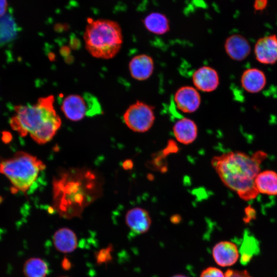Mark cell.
Instances as JSON below:
<instances>
[{
  "mask_svg": "<svg viewBox=\"0 0 277 277\" xmlns=\"http://www.w3.org/2000/svg\"><path fill=\"white\" fill-rule=\"evenodd\" d=\"M54 97H40L34 104L17 105L10 120L12 128L22 136L29 134L36 143L51 140L61 127L62 121L54 107Z\"/></svg>",
  "mask_w": 277,
  "mask_h": 277,
  "instance_id": "3",
  "label": "cell"
},
{
  "mask_svg": "<svg viewBox=\"0 0 277 277\" xmlns=\"http://www.w3.org/2000/svg\"><path fill=\"white\" fill-rule=\"evenodd\" d=\"M62 277H66V276H62Z\"/></svg>",
  "mask_w": 277,
  "mask_h": 277,
  "instance_id": "30",
  "label": "cell"
},
{
  "mask_svg": "<svg viewBox=\"0 0 277 277\" xmlns=\"http://www.w3.org/2000/svg\"><path fill=\"white\" fill-rule=\"evenodd\" d=\"M7 6L8 3L7 0H0V17L6 14Z\"/></svg>",
  "mask_w": 277,
  "mask_h": 277,
  "instance_id": "27",
  "label": "cell"
},
{
  "mask_svg": "<svg viewBox=\"0 0 277 277\" xmlns=\"http://www.w3.org/2000/svg\"><path fill=\"white\" fill-rule=\"evenodd\" d=\"M242 87L247 92L256 93L261 92L265 87L267 82L264 72L256 68L245 70L241 76Z\"/></svg>",
  "mask_w": 277,
  "mask_h": 277,
  "instance_id": "15",
  "label": "cell"
},
{
  "mask_svg": "<svg viewBox=\"0 0 277 277\" xmlns=\"http://www.w3.org/2000/svg\"><path fill=\"white\" fill-rule=\"evenodd\" d=\"M101 191V180L92 170L84 168L64 170L53 182V206L64 218L80 216Z\"/></svg>",
  "mask_w": 277,
  "mask_h": 277,
  "instance_id": "1",
  "label": "cell"
},
{
  "mask_svg": "<svg viewBox=\"0 0 277 277\" xmlns=\"http://www.w3.org/2000/svg\"><path fill=\"white\" fill-rule=\"evenodd\" d=\"M173 101L177 109L184 113H192L200 108L202 98L200 91L193 86L184 85L174 93Z\"/></svg>",
  "mask_w": 277,
  "mask_h": 277,
  "instance_id": "8",
  "label": "cell"
},
{
  "mask_svg": "<svg viewBox=\"0 0 277 277\" xmlns=\"http://www.w3.org/2000/svg\"><path fill=\"white\" fill-rule=\"evenodd\" d=\"M61 110L66 117L72 121H78L85 116H92L102 113L101 106L97 98L89 93L67 96L62 102Z\"/></svg>",
  "mask_w": 277,
  "mask_h": 277,
  "instance_id": "6",
  "label": "cell"
},
{
  "mask_svg": "<svg viewBox=\"0 0 277 277\" xmlns=\"http://www.w3.org/2000/svg\"><path fill=\"white\" fill-rule=\"evenodd\" d=\"M172 131L176 140L184 145L192 143L198 134L196 124L188 117H182L176 121L173 126Z\"/></svg>",
  "mask_w": 277,
  "mask_h": 277,
  "instance_id": "14",
  "label": "cell"
},
{
  "mask_svg": "<svg viewBox=\"0 0 277 277\" xmlns=\"http://www.w3.org/2000/svg\"><path fill=\"white\" fill-rule=\"evenodd\" d=\"M224 48L229 58L239 62L245 60L251 50L248 41L239 34L229 36L224 42Z\"/></svg>",
  "mask_w": 277,
  "mask_h": 277,
  "instance_id": "12",
  "label": "cell"
},
{
  "mask_svg": "<svg viewBox=\"0 0 277 277\" xmlns=\"http://www.w3.org/2000/svg\"><path fill=\"white\" fill-rule=\"evenodd\" d=\"M255 59L261 64L273 65L277 62V36L272 34L259 38L255 44Z\"/></svg>",
  "mask_w": 277,
  "mask_h": 277,
  "instance_id": "10",
  "label": "cell"
},
{
  "mask_svg": "<svg viewBox=\"0 0 277 277\" xmlns=\"http://www.w3.org/2000/svg\"><path fill=\"white\" fill-rule=\"evenodd\" d=\"M267 154L258 151L251 155L235 151L214 156L211 165L223 184L245 201L254 199L259 194L255 179Z\"/></svg>",
  "mask_w": 277,
  "mask_h": 277,
  "instance_id": "2",
  "label": "cell"
},
{
  "mask_svg": "<svg viewBox=\"0 0 277 277\" xmlns=\"http://www.w3.org/2000/svg\"><path fill=\"white\" fill-rule=\"evenodd\" d=\"M113 250L112 244H109L107 247L102 248L94 254V258L97 265L107 264L113 259L112 253Z\"/></svg>",
  "mask_w": 277,
  "mask_h": 277,
  "instance_id": "23",
  "label": "cell"
},
{
  "mask_svg": "<svg viewBox=\"0 0 277 277\" xmlns=\"http://www.w3.org/2000/svg\"><path fill=\"white\" fill-rule=\"evenodd\" d=\"M200 277H225V274L219 269L210 267L204 269L201 273Z\"/></svg>",
  "mask_w": 277,
  "mask_h": 277,
  "instance_id": "24",
  "label": "cell"
},
{
  "mask_svg": "<svg viewBox=\"0 0 277 277\" xmlns=\"http://www.w3.org/2000/svg\"><path fill=\"white\" fill-rule=\"evenodd\" d=\"M255 185L259 193L277 195V172L271 170L260 171L255 179Z\"/></svg>",
  "mask_w": 277,
  "mask_h": 277,
  "instance_id": "18",
  "label": "cell"
},
{
  "mask_svg": "<svg viewBox=\"0 0 277 277\" xmlns=\"http://www.w3.org/2000/svg\"><path fill=\"white\" fill-rule=\"evenodd\" d=\"M143 22L146 30L155 35H163L170 30L168 18L165 14L159 12L149 14Z\"/></svg>",
  "mask_w": 277,
  "mask_h": 277,
  "instance_id": "19",
  "label": "cell"
},
{
  "mask_svg": "<svg viewBox=\"0 0 277 277\" xmlns=\"http://www.w3.org/2000/svg\"><path fill=\"white\" fill-rule=\"evenodd\" d=\"M212 255L215 262L221 266H229L234 264L239 258L235 245L228 241H222L213 248Z\"/></svg>",
  "mask_w": 277,
  "mask_h": 277,
  "instance_id": "16",
  "label": "cell"
},
{
  "mask_svg": "<svg viewBox=\"0 0 277 277\" xmlns=\"http://www.w3.org/2000/svg\"><path fill=\"white\" fill-rule=\"evenodd\" d=\"M125 222L132 232L140 234L149 230L151 224V219L146 209L134 207L127 212Z\"/></svg>",
  "mask_w": 277,
  "mask_h": 277,
  "instance_id": "13",
  "label": "cell"
},
{
  "mask_svg": "<svg viewBox=\"0 0 277 277\" xmlns=\"http://www.w3.org/2000/svg\"><path fill=\"white\" fill-rule=\"evenodd\" d=\"M129 70L131 76L138 81L148 80L154 70V62L149 55L142 53L134 56L129 61Z\"/></svg>",
  "mask_w": 277,
  "mask_h": 277,
  "instance_id": "11",
  "label": "cell"
},
{
  "mask_svg": "<svg viewBox=\"0 0 277 277\" xmlns=\"http://www.w3.org/2000/svg\"><path fill=\"white\" fill-rule=\"evenodd\" d=\"M83 37L89 54L104 60L116 55L123 43L121 26L113 20L105 18H88Z\"/></svg>",
  "mask_w": 277,
  "mask_h": 277,
  "instance_id": "4",
  "label": "cell"
},
{
  "mask_svg": "<svg viewBox=\"0 0 277 277\" xmlns=\"http://www.w3.org/2000/svg\"><path fill=\"white\" fill-rule=\"evenodd\" d=\"M267 4V0H255L254 6L256 10H262L266 7Z\"/></svg>",
  "mask_w": 277,
  "mask_h": 277,
  "instance_id": "26",
  "label": "cell"
},
{
  "mask_svg": "<svg viewBox=\"0 0 277 277\" xmlns=\"http://www.w3.org/2000/svg\"><path fill=\"white\" fill-rule=\"evenodd\" d=\"M193 86L200 92L214 91L220 85V76L215 69L204 65L199 67L192 73Z\"/></svg>",
  "mask_w": 277,
  "mask_h": 277,
  "instance_id": "9",
  "label": "cell"
},
{
  "mask_svg": "<svg viewBox=\"0 0 277 277\" xmlns=\"http://www.w3.org/2000/svg\"><path fill=\"white\" fill-rule=\"evenodd\" d=\"M55 248L62 253H70L75 250L77 246L75 233L68 228L58 229L53 236Z\"/></svg>",
  "mask_w": 277,
  "mask_h": 277,
  "instance_id": "17",
  "label": "cell"
},
{
  "mask_svg": "<svg viewBox=\"0 0 277 277\" xmlns=\"http://www.w3.org/2000/svg\"><path fill=\"white\" fill-rule=\"evenodd\" d=\"M23 271L26 277H46L49 268L47 262L43 260L31 258L25 262Z\"/></svg>",
  "mask_w": 277,
  "mask_h": 277,
  "instance_id": "20",
  "label": "cell"
},
{
  "mask_svg": "<svg viewBox=\"0 0 277 277\" xmlns=\"http://www.w3.org/2000/svg\"><path fill=\"white\" fill-rule=\"evenodd\" d=\"M225 277H251L246 271H238L229 269L225 273Z\"/></svg>",
  "mask_w": 277,
  "mask_h": 277,
  "instance_id": "25",
  "label": "cell"
},
{
  "mask_svg": "<svg viewBox=\"0 0 277 277\" xmlns=\"http://www.w3.org/2000/svg\"><path fill=\"white\" fill-rule=\"evenodd\" d=\"M45 167L44 163L35 156L18 151L10 158L0 162V173L9 180L14 192H26Z\"/></svg>",
  "mask_w": 277,
  "mask_h": 277,
  "instance_id": "5",
  "label": "cell"
},
{
  "mask_svg": "<svg viewBox=\"0 0 277 277\" xmlns=\"http://www.w3.org/2000/svg\"><path fill=\"white\" fill-rule=\"evenodd\" d=\"M258 248V244L255 240L252 238H248L244 241V243L241 249V263L243 264H247L250 261L253 254L256 253Z\"/></svg>",
  "mask_w": 277,
  "mask_h": 277,
  "instance_id": "22",
  "label": "cell"
},
{
  "mask_svg": "<svg viewBox=\"0 0 277 277\" xmlns=\"http://www.w3.org/2000/svg\"><path fill=\"white\" fill-rule=\"evenodd\" d=\"M61 266L63 269L68 270L71 269L72 264L68 258H64L62 261Z\"/></svg>",
  "mask_w": 277,
  "mask_h": 277,
  "instance_id": "28",
  "label": "cell"
},
{
  "mask_svg": "<svg viewBox=\"0 0 277 277\" xmlns=\"http://www.w3.org/2000/svg\"><path fill=\"white\" fill-rule=\"evenodd\" d=\"M172 277H187V276L182 275V274H176Z\"/></svg>",
  "mask_w": 277,
  "mask_h": 277,
  "instance_id": "29",
  "label": "cell"
},
{
  "mask_svg": "<svg viewBox=\"0 0 277 277\" xmlns=\"http://www.w3.org/2000/svg\"><path fill=\"white\" fill-rule=\"evenodd\" d=\"M17 33V26L9 14L0 17V44H5L14 38Z\"/></svg>",
  "mask_w": 277,
  "mask_h": 277,
  "instance_id": "21",
  "label": "cell"
},
{
  "mask_svg": "<svg viewBox=\"0 0 277 277\" xmlns=\"http://www.w3.org/2000/svg\"><path fill=\"white\" fill-rule=\"evenodd\" d=\"M123 119L126 125L133 131L146 132L152 128L154 123L155 109L144 102L136 101L127 108Z\"/></svg>",
  "mask_w": 277,
  "mask_h": 277,
  "instance_id": "7",
  "label": "cell"
}]
</instances>
